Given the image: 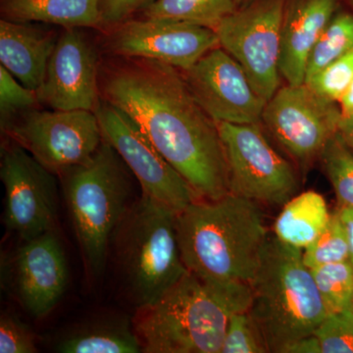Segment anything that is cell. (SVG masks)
I'll return each instance as SVG.
<instances>
[{
	"instance_id": "6da1fadb",
	"label": "cell",
	"mask_w": 353,
	"mask_h": 353,
	"mask_svg": "<svg viewBox=\"0 0 353 353\" xmlns=\"http://www.w3.org/2000/svg\"><path fill=\"white\" fill-rule=\"evenodd\" d=\"M128 59L104 73L101 99L138 124L199 199L230 194L217 124L194 99L182 71L157 60Z\"/></svg>"
},
{
	"instance_id": "7a4b0ae2",
	"label": "cell",
	"mask_w": 353,
	"mask_h": 353,
	"mask_svg": "<svg viewBox=\"0 0 353 353\" xmlns=\"http://www.w3.org/2000/svg\"><path fill=\"white\" fill-rule=\"evenodd\" d=\"M176 233L188 271L219 284L250 285L270 239L260 204L232 192L190 203L176 214Z\"/></svg>"
},
{
	"instance_id": "3957f363",
	"label": "cell",
	"mask_w": 353,
	"mask_h": 353,
	"mask_svg": "<svg viewBox=\"0 0 353 353\" xmlns=\"http://www.w3.org/2000/svg\"><path fill=\"white\" fill-rule=\"evenodd\" d=\"M252 288L210 283L188 271L170 290L138 307L132 328L145 353H221L230 316L248 311Z\"/></svg>"
},
{
	"instance_id": "277c9868",
	"label": "cell",
	"mask_w": 353,
	"mask_h": 353,
	"mask_svg": "<svg viewBox=\"0 0 353 353\" xmlns=\"http://www.w3.org/2000/svg\"><path fill=\"white\" fill-rule=\"evenodd\" d=\"M248 313L269 352L314 334L328 315L303 250L270 236L250 283Z\"/></svg>"
},
{
	"instance_id": "5b68a950",
	"label": "cell",
	"mask_w": 353,
	"mask_h": 353,
	"mask_svg": "<svg viewBox=\"0 0 353 353\" xmlns=\"http://www.w3.org/2000/svg\"><path fill=\"white\" fill-rule=\"evenodd\" d=\"M126 169L120 155L103 139L90 159L60 173L77 240L92 277L103 272L114 232L131 206Z\"/></svg>"
},
{
	"instance_id": "8992f818",
	"label": "cell",
	"mask_w": 353,
	"mask_h": 353,
	"mask_svg": "<svg viewBox=\"0 0 353 353\" xmlns=\"http://www.w3.org/2000/svg\"><path fill=\"white\" fill-rule=\"evenodd\" d=\"M176 214L141 194L114 232L116 259L130 296L138 307L157 301L185 275Z\"/></svg>"
},
{
	"instance_id": "52a82bcc",
	"label": "cell",
	"mask_w": 353,
	"mask_h": 353,
	"mask_svg": "<svg viewBox=\"0 0 353 353\" xmlns=\"http://www.w3.org/2000/svg\"><path fill=\"white\" fill-rule=\"evenodd\" d=\"M216 124L226 157L232 194L270 206H283L296 196V172L272 148L259 123Z\"/></svg>"
},
{
	"instance_id": "ba28073f",
	"label": "cell",
	"mask_w": 353,
	"mask_h": 353,
	"mask_svg": "<svg viewBox=\"0 0 353 353\" xmlns=\"http://www.w3.org/2000/svg\"><path fill=\"white\" fill-rule=\"evenodd\" d=\"M287 3V0H252L214 29L221 48L240 63L266 101L280 85L281 39Z\"/></svg>"
},
{
	"instance_id": "9c48e42d",
	"label": "cell",
	"mask_w": 353,
	"mask_h": 353,
	"mask_svg": "<svg viewBox=\"0 0 353 353\" xmlns=\"http://www.w3.org/2000/svg\"><path fill=\"white\" fill-rule=\"evenodd\" d=\"M95 114L104 141L112 146L136 176L143 196L161 202L176 213L199 201L187 181L158 152L129 115L102 99Z\"/></svg>"
},
{
	"instance_id": "30bf717a",
	"label": "cell",
	"mask_w": 353,
	"mask_h": 353,
	"mask_svg": "<svg viewBox=\"0 0 353 353\" xmlns=\"http://www.w3.org/2000/svg\"><path fill=\"white\" fill-rule=\"evenodd\" d=\"M341 111L306 83L279 88L267 101L261 122L290 157L303 168L320 157L338 132Z\"/></svg>"
},
{
	"instance_id": "8fae6325",
	"label": "cell",
	"mask_w": 353,
	"mask_h": 353,
	"mask_svg": "<svg viewBox=\"0 0 353 353\" xmlns=\"http://www.w3.org/2000/svg\"><path fill=\"white\" fill-rule=\"evenodd\" d=\"M6 131L52 173L87 161L103 141L97 114L88 110L36 111Z\"/></svg>"
},
{
	"instance_id": "7c38bea8",
	"label": "cell",
	"mask_w": 353,
	"mask_h": 353,
	"mask_svg": "<svg viewBox=\"0 0 353 353\" xmlns=\"http://www.w3.org/2000/svg\"><path fill=\"white\" fill-rule=\"evenodd\" d=\"M0 179L6 190L3 222L22 241L55 231L57 182L52 172L22 146L4 148Z\"/></svg>"
},
{
	"instance_id": "4fadbf2b",
	"label": "cell",
	"mask_w": 353,
	"mask_h": 353,
	"mask_svg": "<svg viewBox=\"0 0 353 353\" xmlns=\"http://www.w3.org/2000/svg\"><path fill=\"white\" fill-rule=\"evenodd\" d=\"M182 72L194 99L215 122H261L267 101L254 90L240 63L221 46Z\"/></svg>"
},
{
	"instance_id": "5bb4252c",
	"label": "cell",
	"mask_w": 353,
	"mask_h": 353,
	"mask_svg": "<svg viewBox=\"0 0 353 353\" xmlns=\"http://www.w3.org/2000/svg\"><path fill=\"white\" fill-rule=\"evenodd\" d=\"M108 48L125 58H145L187 71L209 51L220 46L210 28L145 18L127 20L116 26Z\"/></svg>"
},
{
	"instance_id": "9a60e30c",
	"label": "cell",
	"mask_w": 353,
	"mask_h": 353,
	"mask_svg": "<svg viewBox=\"0 0 353 353\" xmlns=\"http://www.w3.org/2000/svg\"><path fill=\"white\" fill-rule=\"evenodd\" d=\"M37 95L53 110L95 112L99 108L101 95L97 54L76 28H66L57 39Z\"/></svg>"
},
{
	"instance_id": "2e32d148",
	"label": "cell",
	"mask_w": 353,
	"mask_h": 353,
	"mask_svg": "<svg viewBox=\"0 0 353 353\" xmlns=\"http://www.w3.org/2000/svg\"><path fill=\"white\" fill-rule=\"evenodd\" d=\"M22 241L14 259V289L29 314L43 318L57 307L68 285L63 246L55 231Z\"/></svg>"
},
{
	"instance_id": "e0dca14e",
	"label": "cell",
	"mask_w": 353,
	"mask_h": 353,
	"mask_svg": "<svg viewBox=\"0 0 353 353\" xmlns=\"http://www.w3.org/2000/svg\"><path fill=\"white\" fill-rule=\"evenodd\" d=\"M338 0H292L281 39L280 74L289 85L305 83L309 57L334 18Z\"/></svg>"
},
{
	"instance_id": "ac0fdd59",
	"label": "cell",
	"mask_w": 353,
	"mask_h": 353,
	"mask_svg": "<svg viewBox=\"0 0 353 353\" xmlns=\"http://www.w3.org/2000/svg\"><path fill=\"white\" fill-rule=\"evenodd\" d=\"M54 37L28 23L0 21V62L25 87L38 92L46 78Z\"/></svg>"
},
{
	"instance_id": "d6986e66",
	"label": "cell",
	"mask_w": 353,
	"mask_h": 353,
	"mask_svg": "<svg viewBox=\"0 0 353 353\" xmlns=\"http://www.w3.org/2000/svg\"><path fill=\"white\" fill-rule=\"evenodd\" d=\"M102 0H1L4 19L41 22L65 28L103 26Z\"/></svg>"
},
{
	"instance_id": "ffe728a7",
	"label": "cell",
	"mask_w": 353,
	"mask_h": 353,
	"mask_svg": "<svg viewBox=\"0 0 353 353\" xmlns=\"http://www.w3.org/2000/svg\"><path fill=\"white\" fill-rule=\"evenodd\" d=\"M331 213L322 194L301 192L285 202L274 224V236L285 245L303 250L328 224Z\"/></svg>"
},
{
	"instance_id": "44dd1931",
	"label": "cell",
	"mask_w": 353,
	"mask_h": 353,
	"mask_svg": "<svg viewBox=\"0 0 353 353\" xmlns=\"http://www.w3.org/2000/svg\"><path fill=\"white\" fill-rule=\"evenodd\" d=\"M57 350L62 353L143 352L134 328L125 323H109L80 330L60 341Z\"/></svg>"
},
{
	"instance_id": "7402d4cb",
	"label": "cell",
	"mask_w": 353,
	"mask_h": 353,
	"mask_svg": "<svg viewBox=\"0 0 353 353\" xmlns=\"http://www.w3.org/2000/svg\"><path fill=\"white\" fill-rule=\"evenodd\" d=\"M240 0H155L146 7L145 18L176 21L214 30L236 10Z\"/></svg>"
},
{
	"instance_id": "603a6c76",
	"label": "cell",
	"mask_w": 353,
	"mask_h": 353,
	"mask_svg": "<svg viewBox=\"0 0 353 353\" xmlns=\"http://www.w3.org/2000/svg\"><path fill=\"white\" fill-rule=\"evenodd\" d=\"M353 50V14L334 16L309 57L306 79Z\"/></svg>"
},
{
	"instance_id": "cb8c5ba5",
	"label": "cell",
	"mask_w": 353,
	"mask_h": 353,
	"mask_svg": "<svg viewBox=\"0 0 353 353\" xmlns=\"http://www.w3.org/2000/svg\"><path fill=\"white\" fill-rule=\"evenodd\" d=\"M333 187L338 209L353 208V150L336 132L320 155Z\"/></svg>"
},
{
	"instance_id": "d4e9b609",
	"label": "cell",
	"mask_w": 353,
	"mask_h": 353,
	"mask_svg": "<svg viewBox=\"0 0 353 353\" xmlns=\"http://www.w3.org/2000/svg\"><path fill=\"white\" fill-rule=\"evenodd\" d=\"M328 314L352 307L353 264L350 260L310 269Z\"/></svg>"
},
{
	"instance_id": "484cf974",
	"label": "cell",
	"mask_w": 353,
	"mask_h": 353,
	"mask_svg": "<svg viewBox=\"0 0 353 353\" xmlns=\"http://www.w3.org/2000/svg\"><path fill=\"white\" fill-rule=\"evenodd\" d=\"M303 259L309 269L350 260L347 234L338 211L332 213L327 226L304 248Z\"/></svg>"
},
{
	"instance_id": "4316f807",
	"label": "cell",
	"mask_w": 353,
	"mask_h": 353,
	"mask_svg": "<svg viewBox=\"0 0 353 353\" xmlns=\"http://www.w3.org/2000/svg\"><path fill=\"white\" fill-rule=\"evenodd\" d=\"M353 79V50L318 71L305 83L316 94L330 102H339Z\"/></svg>"
},
{
	"instance_id": "83f0119b",
	"label": "cell",
	"mask_w": 353,
	"mask_h": 353,
	"mask_svg": "<svg viewBox=\"0 0 353 353\" xmlns=\"http://www.w3.org/2000/svg\"><path fill=\"white\" fill-rule=\"evenodd\" d=\"M263 336L248 311L230 316L221 353H268Z\"/></svg>"
},
{
	"instance_id": "f1b7e54d",
	"label": "cell",
	"mask_w": 353,
	"mask_h": 353,
	"mask_svg": "<svg viewBox=\"0 0 353 353\" xmlns=\"http://www.w3.org/2000/svg\"><path fill=\"white\" fill-rule=\"evenodd\" d=\"M315 336L322 353H353V307L327 315Z\"/></svg>"
},
{
	"instance_id": "f546056e",
	"label": "cell",
	"mask_w": 353,
	"mask_h": 353,
	"mask_svg": "<svg viewBox=\"0 0 353 353\" xmlns=\"http://www.w3.org/2000/svg\"><path fill=\"white\" fill-rule=\"evenodd\" d=\"M37 92L18 82L8 71L0 65V119L2 130L11 126V119L16 113L31 108L38 101Z\"/></svg>"
},
{
	"instance_id": "4dcf8cb0",
	"label": "cell",
	"mask_w": 353,
	"mask_h": 353,
	"mask_svg": "<svg viewBox=\"0 0 353 353\" xmlns=\"http://www.w3.org/2000/svg\"><path fill=\"white\" fill-rule=\"evenodd\" d=\"M38 352L36 336L18 318L4 314L0 319V352L34 353Z\"/></svg>"
},
{
	"instance_id": "1f68e13d",
	"label": "cell",
	"mask_w": 353,
	"mask_h": 353,
	"mask_svg": "<svg viewBox=\"0 0 353 353\" xmlns=\"http://www.w3.org/2000/svg\"><path fill=\"white\" fill-rule=\"evenodd\" d=\"M155 0H102L103 25L117 26L129 20L139 10H145Z\"/></svg>"
},
{
	"instance_id": "d6a6232c",
	"label": "cell",
	"mask_w": 353,
	"mask_h": 353,
	"mask_svg": "<svg viewBox=\"0 0 353 353\" xmlns=\"http://www.w3.org/2000/svg\"><path fill=\"white\" fill-rule=\"evenodd\" d=\"M283 353H322L319 340L315 334L304 336L290 343Z\"/></svg>"
},
{
	"instance_id": "836d02e7",
	"label": "cell",
	"mask_w": 353,
	"mask_h": 353,
	"mask_svg": "<svg viewBox=\"0 0 353 353\" xmlns=\"http://www.w3.org/2000/svg\"><path fill=\"white\" fill-rule=\"evenodd\" d=\"M343 226L345 228V234L350 245V261L353 263V208L336 209Z\"/></svg>"
},
{
	"instance_id": "e575fe53",
	"label": "cell",
	"mask_w": 353,
	"mask_h": 353,
	"mask_svg": "<svg viewBox=\"0 0 353 353\" xmlns=\"http://www.w3.org/2000/svg\"><path fill=\"white\" fill-rule=\"evenodd\" d=\"M338 103L341 119H345V118L353 116V79Z\"/></svg>"
},
{
	"instance_id": "d590c367",
	"label": "cell",
	"mask_w": 353,
	"mask_h": 353,
	"mask_svg": "<svg viewBox=\"0 0 353 353\" xmlns=\"http://www.w3.org/2000/svg\"><path fill=\"white\" fill-rule=\"evenodd\" d=\"M338 132L343 141L353 150V116L340 120Z\"/></svg>"
},
{
	"instance_id": "8d00e7d4",
	"label": "cell",
	"mask_w": 353,
	"mask_h": 353,
	"mask_svg": "<svg viewBox=\"0 0 353 353\" xmlns=\"http://www.w3.org/2000/svg\"><path fill=\"white\" fill-rule=\"evenodd\" d=\"M241 1H248V2H250V1H252V0H240V2Z\"/></svg>"
},
{
	"instance_id": "74e56055",
	"label": "cell",
	"mask_w": 353,
	"mask_h": 353,
	"mask_svg": "<svg viewBox=\"0 0 353 353\" xmlns=\"http://www.w3.org/2000/svg\"><path fill=\"white\" fill-rule=\"evenodd\" d=\"M350 1L353 4V0H350Z\"/></svg>"
},
{
	"instance_id": "f35d334b",
	"label": "cell",
	"mask_w": 353,
	"mask_h": 353,
	"mask_svg": "<svg viewBox=\"0 0 353 353\" xmlns=\"http://www.w3.org/2000/svg\"><path fill=\"white\" fill-rule=\"evenodd\" d=\"M353 264V263H352ZM352 307H353V299H352Z\"/></svg>"
}]
</instances>
